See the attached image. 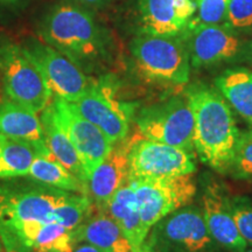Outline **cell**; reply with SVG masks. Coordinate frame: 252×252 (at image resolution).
<instances>
[{"mask_svg":"<svg viewBox=\"0 0 252 252\" xmlns=\"http://www.w3.org/2000/svg\"><path fill=\"white\" fill-rule=\"evenodd\" d=\"M141 32L159 36H180L193 23L196 0H139Z\"/></svg>","mask_w":252,"mask_h":252,"instance_id":"15","label":"cell"},{"mask_svg":"<svg viewBox=\"0 0 252 252\" xmlns=\"http://www.w3.org/2000/svg\"><path fill=\"white\" fill-rule=\"evenodd\" d=\"M135 125L141 137L195 152L194 116L187 96L172 97L143 109Z\"/></svg>","mask_w":252,"mask_h":252,"instance_id":"6","label":"cell"},{"mask_svg":"<svg viewBox=\"0 0 252 252\" xmlns=\"http://www.w3.org/2000/svg\"><path fill=\"white\" fill-rule=\"evenodd\" d=\"M130 145L131 138L113 144L105 159L90 173L88 189L98 209H105L110 198L127 182Z\"/></svg>","mask_w":252,"mask_h":252,"instance_id":"16","label":"cell"},{"mask_svg":"<svg viewBox=\"0 0 252 252\" xmlns=\"http://www.w3.org/2000/svg\"><path fill=\"white\" fill-rule=\"evenodd\" d=\"M243 252H252V248H250V249H245V250L243 251Z\"/></svg>","mask_w":252,"mask_h":252,"instance_id":"34","label":"cell"},{"mask_svg":"<svg viewBox=\"0 0 252 252\" xmlns=\"http://www.w3.org/2000/svg\"><path fill=\"white\" fill-rule=\"evenodd\" d=\"M43 42L83 69L100 58L104 37L93 15L76 4L61 2L50 9L40 27Z\"/></svg>","mask_w":252,"mask_h":252,"instance_id":"2","label":"cell"},{"mask_svg":"<svg viewBox=\"0 0 252 252\" xmlns=\"http://www.w3.org/2000/svg\"><path fill=\"white\" fill-rule=\"evenodd\" d=\"M72 235L75 243H89L102 252H133L121 228L104 209L93 214Z\"/></svg>","mask_w":252,"mask_h":252,"instance_id":"19","label":"cell"},{"mask_svg":"<svg viewBox=\"0 0 252 252\" xmlns=\"http://www.w3.org/2000/svg\"><path fill=\"white\" fill-rule=\"evenodd\" d=\"M0 133L27 141L45 143L42 123L37 113L11 99L0 103Z\"/></svg>","mask_w":252,"mask_h":252,"instance_id":"21","label":"cell"},{"mask_svg":"<svg viewBox=\"0 0 252 252\" xmlns=\"http://www.w3.org/2000/svg\"><path fill=\"white\" fill-rule=\"evenodd\" d=\"M104 210L117 223L133 252H140L150 232L141 222L137 198L130 182L127 181L116 191Z\"/></svg>","mask_w":252,"mask_h":252,"instance_id":"17","label":"cell"},{"mask_svg":"<svg viewBox=\"0 0 252 252\" xmlns=\"http://www.w3.org/2000/svg\"><path fill=\"white\" fill-rule=\"evenodd\" d=\"M82 4L91 6V7H100V6L105 5L108 0H78Z\"/></svg>","mask_w":252,"mask_h":252,"instance_id":"31","label":"cell"},{"mask_svg":"<svg viewBox=\"0 0 252 252\" xmlns=\"http://www.w3.org/2000/svg\"><path fill=\"white\" fill-rule=\"evenodd\" d=\"M52 154L45 143L27 141L0 133V180L28 175L37 156Z\"/></svg>","mask_w":252,"mask_h":252,"instance_id":"20","label":"cell"},{"mask_svg":"<svg viewBox=\"0 0 252 252\" xmlns=\"http://www.w3.org/2000/svg\"><path fill=\"white\" fill-rule=\"evenodd\" d=\"M225 24L232 30L242 32L252 28V0H231Z\"/></svg>","mask_w":252,"mask_h":252,"instance_id":"29","label":"cell"},{"mask_svg":"<svg viewBox=\"0 0 252 252\" xmlns=\"http://www.w3.org/2000/svg\"><path fill=\"white\" fill-rule=\"evenodd\" d=\"M226 174L239 180L252 179V130L241 131Z\"/></svg>","mask_w":252,"mask_h":252,"instance_id":"26","label":"cell"},{"mask_svg":"<svg viewBox=\"0 0 252 252\" xmlns=\"http://www.w3.org/2000/svg\"><path fill=\"white\" fill-rule=\"evenodd\" d=\"M74 235L55 220L42 222L32 239L31 250L34 252H72Z\"/></svg>","mask_w":252,"mask_h":252,"instance_id":"25","label":"cell"},{"mask_svg":"<svg viewBox=\"0 0 252 252\" xmlns=\"http://www.w3.org/2000/svg\"><path fill=\"white\" fill-rule=\"evenodd\" d=\"M28 176L39 184L77 194H89L88 186L61 165L53 154L37 156L28 172Z\"/></svg>","mask_w":252,"mask_h":252,"instance_id":"23","label":"cell"},{"mask_svg":"<svg viewBox=\"0 0 252 252\" xmlns=\"http://www.w3.org/2000/svg\"><path fill=\"white\" fill-rule=\"evenodd\" d=\"M70 191L42 185L0 184V241L14 252L20 230L31 220H52L55 208Z\"/></svg>","mask_w":252,"mask_h":252,"instance_id":"3","label":"cell"},{"mask_svg":"<svg viewBox=\"0 0 252 252\" xmlns=\"http://www.w3.org/2000/svg\"><path fill=\"white\" fill-rule=\"evenodd\" d=\"M18 0H0V2H4V4H9V2H15Z\"/></svg>","mask_w":252,"mask_h":252,"instance_id":"33","label":"cell"},{"mask_svg":"<svg viewBox=\"0 0 252 252\" xmlns=\"http://www.w3.org/2000/svg\"><path fill=\"white\" fill-rule=\"evenodd\" d=\"M94 214V201L89 194L71 193L53 212L52 220L74 232Z\"/></svg>","mask_w":252,"mask_h":252,"instance_id":"24","label":"cell"},{"mask_svg":"<svg viewBox=\"0 0 252 252\" xmlns=\"http://www.w3.org/2000/svg\"><path fill=\"white\" fill-rule=\"evenodd\" d=\"M82 117L99 127L113 144L127 138L130 117L124 104L116 99L111 89L93 83L89 89L71 103Z\"/></svg>","mask_w":252,"mask_h":252,"instance_id":"13","label":"cell"},{"mask_svg":"<svg viewBox=\"0 0 252 252\" xmlns=\"http://www.w3.org/2000/svg\"><path fill=\"white\" fill-rule=\"evenodd\" d=\"M197 17L195 23L216 25L225 23L226 13L231 0H196Z\"/></svg>","mask_w":252,"mask_h":252,"instance_id":"28","label":"cell"},{"mask_svg":"<svg viewBox=\"0 0 252 252\" xmlns=\"http://www.w3.org/2000/svg\"><path fill=\"white\" fill-rule=\"evenodd\" d=\"M230 208L239 230V234L252 248V200L243 196L229 197Z\"/></svg>","mask_w":252,"mask_h":252,"instance_id":"27","label":"cell"},{"mask_svg":"<svg viewBox=\"0 0 252 252\" xmlns=\"http://www.w3.org/2000/svg\"><path fill=\"white\" fill-rule=\"evenodd\" d=\"M135 68L141 77L161 84L188 83L190 58L181 36H159L143 33L130 46Z\"/></svg>","mask_w":252,"mask_h":252,"instance_id":"4","label":"cell"},{"mask_svg":"<svg viewBox=\"0 0 252 252\" xmlns=\"http://www.w3.org/2000/svg\"><path fill=\"white\" fill-rule=\"evenodd\" d=\"M140 252H161V251L158 250V249L154 247V245L151 244L149 241H145L144 245H143V247H141Z\"/></svg>","mask_w":252,"mask_h":252,"instance_id":"32","label":"cell"},{"mask_svg":"<svg viewBox=\"0 0 252 252\" xmlns=\"http://www.w3.org/2000/svg\"><path fill=\"white\" fill-rule=\"evenodd\" d=\"M127 181L134 190L141 222L149 232L159 220L188 206L196 194L193 174Z\"/></svg>","mask_w":252,"mask_h":252,"instance_id":"8","label":"cell"},{"mask_svg":"<svg viewBox=\"0 0 252 252\" xmlns=\"http://www.w3.org/2000/svg\"><path fill=\"white\" fill-rule=\"evenodd\" d=\"M215 86L229 105L252 126V70L230 69L216 78Z\"/></svg>","mask_w":252,"mask_h":252,"instance_id":"22","label":"cell"},{"mask_svg":"<svg viewBox=\"0 0 252 252\" xmlns=\"http://www.w3.org/2000/svg\"><path fill=\"white\" fill-rule=\"evenodd\" d=\"M72 252H102V251L98 250L96 247H94V245H91L89 243H83L75 248Z\"/></svg>","mask_w":252,"mask_h":252,"instance_id":"30","label":"cell"},{"mask_svg":"<svg viewBox=\"0 0 252 252\" xmlns=\"http://www.w3.org/2000/svg\"><path fill=\"white\" fill-rule=\"evenodd\" d=\"M194 116V149L216 172L225 173L239 131L231 106L217 89L196 84L186 93Z\"/></svg>","mask_w":252,"mask_h":252,"instance_id":"1","label":"cell"},{"mask_svg":"<svg viewBox=\"0 0 252 252\" xmlns=\"http://www.w3.org/2000/svg\"><path fill=\"white\" fill-rule=\"evenodd\" d=\"M196 171L195 154L141 137L131 138L128 150V179H167L191 175Z\"/></svg>","mask_w":252,"mask_h":252,"instance_id":"7","label":"cell"},{"mask_svg":"<svg viewBox=\"0 0 252 252\" xmlns=\"http://www.w3.org/2000/svg\"><path fill=\"white\" fill-rule=\"evenodd\" d=\"M0 72L8 99L36 113L52 103V90L25 47L12 42L0 45Z\"/></svg>","mask_w":252,"mask_h":252,"instance_id":"5","label":"cell"},{"mask_svg":"<svg viewBox=\"0 0 252 252\" xmlns=\"http://www.w3.org/2000/svg\"><path fill=\"white\" fill-rule=\"evenodd\" d=\"M201 212L208 231L222 250L243 252L249 248L239 234L229 197L220 185L212 182L204 188L201 196Z\"/></svg>","mask_w":252,"mask_h":252,"instance_id":"14","label":"cell"},{"mask_svg":"<svg viewBox=\"0 0 252 252\" xmlns=\"http://www.w3.org/2000/svg\"><path fill=\"white\" fill-rule=\"evenodd\" d=\"M180 36L187 46L190 64L194 68L235 61L247 49L238 32L226 24L206 25L193 20Z\"/></svg>","mask_w":252,"mask_h":252,"instance_id":"10","label":"cell"},{"mask_svg":"<svg viewBox=\"0 0 252 252\" xmlns=\"http://www.w3.org/2000/svg\"><path fill=\"white\" fill-rule=\"evenodd\" d=\"M52 104L56 117L76 149L89 179L94 167L110 153L113 143L99 127L82 117L71 103L55 98L52 100Z\"/></svg>","mask_w":252,"mask_h":252,"instance_id":"12","label":"cell"},{"mask_svg":"<svg viewBox=\"0 0 252 252\" xmlns=\"http://www.w3.org/2000/svg\"><path fill=\"white\" fill-rule=\"evenodd\" d=\"M40 118L42 123L43 141L47 149L61 165L88 186V175L81 158L67 132L60 124L52 103L43 110Z\"/></svg>","mask_w":252,"mask_h":252,"instance_id":"18","label":"cell"},{"mask_svg":"<svg viewBox=\"0 0 252 252\" xmlns=\"http://www.w3.org/2000/svg\"><path fill=\"white\" fill-rule=\"evenodd\" d=\"M1 250H2V243L1 241H0V252H1Z\"/></svg>","mask_w":252,"mask_h":252,"instance_id":"35","label":"cell"},{"mask_svg":"<svg viewBox=\"0 0 252 252\" xmlns=\"http://www.w3.org/2000/svg\"><path fill=\"white\" fill-rule=\"evenodd\" d=\"M146 241L161 252H220L208 231L201 208L186 206L153 226Z\"/></svg>","mask_w":252,"mask_h":252,"instance_id":"9","label":"cell"},{"mask_svg":"<svg viewBox=\"0 0 252 252\" xmlns=\"http://www.w3.org/2000/svg\"><path fill=\"white\" fill-rule=\"evenodd\" d=\"M25 48L39 65L56 98L74 103L93 86L94 82L77 63L46 42L33 41Z\"/></svg>","mask_w":252,"mask_h":252,"instance_id":"11","label":"cell"}]
</instances>
